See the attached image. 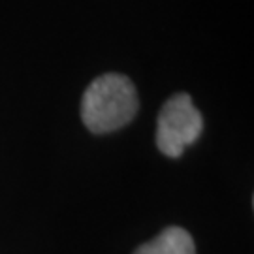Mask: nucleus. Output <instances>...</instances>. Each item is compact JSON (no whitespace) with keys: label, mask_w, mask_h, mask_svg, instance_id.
<instances>
[{"label":"nucleus","mask_w":254,"mask_h":254,"mask_svg":"<svg viewBox=\"0 0 254 254\" xmlns=\"http://www.w3.org/2000/svg\"><path fill=\"white\" fill-rule=\"evenodd\" d=\"M139 109L134 83L121 73H104L87 87L81 119L92 134H109L127 127Z\"/></svg>","instance_id":"f257e3e1"},{"label":"nucleus","mask_w":254,"mask_h":254,"mask_svg":"<svg viewBox=\"0 0 254 254\" xmlns=\"http://www.w3.org/2000/svg\"><path fill=\"white\" fill-rule=\"evenodd\" d=\"M203 132V117L192 104L190 94L181 92L166 102L156 123V145L162 154L179 158Z\"/></svg>","instance_id":"f03ea898"},{"label":"nucleus","mask_w":254,"mask_h":254,"mask_svg":"<svg viewBox=\"0 0 254 254\" xmlns=\"http://www.w3.org/2000/svg\"><path fill=\"white\" fill-rule=\"evenodd\" d=\"M134 254H196V247L187 230L170 226L153 241L137 247Z\"/></svg>","instance_id":"7ed1b4c3"}]
</instances>
